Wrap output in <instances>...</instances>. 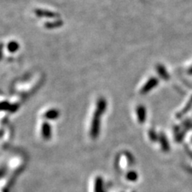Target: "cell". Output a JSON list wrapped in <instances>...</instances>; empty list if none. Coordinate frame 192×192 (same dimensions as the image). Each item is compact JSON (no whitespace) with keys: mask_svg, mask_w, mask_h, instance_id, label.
<instances>
[]
</instances>
